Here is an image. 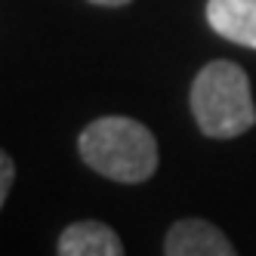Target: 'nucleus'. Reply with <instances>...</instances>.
Returning a JSON list of instances; mask_svg holds the SVG:
<instances>
[{
  "label": "nucleus",
  "instance_id": "nucleus-1",
  "mask_svg": "<svg viewBox=\"0 0 256 256\" xmlns=\"http://www.w3.org/2000/svg\"><path fill=\"white\" fill-rule=\"evenodd\" d=\"M78 148L86 167L99 176L136 186L158 170V142L148 126L133 118L108 114L86 126L78 139Z\"/></svg>",
  "mask_w": 256,
  "mask_h": 256
},
{
  "label": "nucleus",
  "instance_id": "nucleus-2",
  "mask_svg": "<svg viewBox=\"0 0 256 256\" xmlns=\"http://www.w3.org/2000/svg\"><path fill=\"white\" fill-rule=\"evenodd\" d=\"M192 112L200 133L210 139H234L256 124V105L250 80L241 65L210 62L192 84Z\"/></svg>",
  "mask_w": 256,
  "mask_h": 256
},
{
  "label": "nucleus",
  "instance_id": "nucleus-3",
  "mask_svg": "<svg viewBox=\"0 0 256 256\" xmlns=\"http://www.w3.org/2000/svg\"><path fill=\"white\" fill-rule=\"evenodd\" d=\"M167 256H238L232 241L204 219H182L167 232Z\"/></svg>",
  "mask_w": 256,
  "mask_h": 256
},
{
  "label": "nucleus",
  "instance_id": "nucleus-4",
  "mask_svg": "<svg viewBox=\"0 0 256 256\" xmlns=\"http://www.w3.org/2000/svg\"><path fill=\"white\" fill-rule=\"evenodd\" d=\"M207 22L226 40L256 50V0H207Z\"/></svg>",
  "mask_w": 256,
  "mask_h": 256
},
{
  "label": "nucleus",
  "instance_id": "nucleus-5",
  "mask_svg": "<svg viewBox=\"0 0 256 256\" xmlns=\"http://www.w3.org/2000/svg\"><path fill=\"white\" fill-rule=\"evenodd\" d=\"M59 256H124V244L108 226L86 219L62 232Z\"/></svg>",
  "mask_w": 256,
  "mask_h": 256
},
{
  "label": "nucleus",
  "instance_id": "nucleus-6",
  "mask_svg": "<svg viewBox=\"0 0 256 256\" xmlns=\"http://www.w3.org/2000/svg\"><path fill=\"white\" fill-rule=\"evenodd\" d=\"M12 176H16V167H12V158L4 152L0 154V204L10 198V186H12Z\"/></svg>",
  "mask_w": 256,
  "mask_h": 256
},
{
  "label": "nucleus",
  "instance_id": "nucleus-7",
  "mask_svg": "<svg viewBox=\"0 0 256 256\" xmlns=\"http://www.w3.org/2000/svg\"><path fill=\"white\" fill-rule=\"evenodd\" d=\"M90 4H99V6H124L130 0H90Z\"/></svg>",
  "mask_w": 256,
  "mask_h": 256
}]
</instances>
